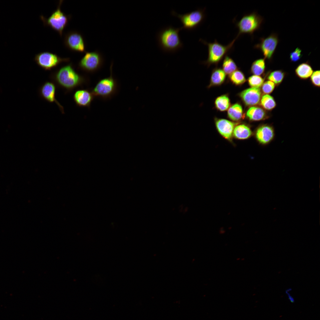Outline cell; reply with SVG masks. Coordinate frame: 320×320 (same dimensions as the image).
I'll use <instances>...</instances> for the list:
<instances>
[{"label": "cell", "mask_w": 320, "mask_h": 320, "mask_svg": "<svg viewBox=\"0 0 320 320\" xmlns=\"http://www.w3.org/2000/svg\"><path fill=\"white\" fill-rule=\"evenodd\" d=\"M237 38L236 37L227 45H224L219 43L216 40L212 43H208L200 39L199 41L208 47V58L204 62L205 63L208 65L218 63L231 49Z\"/></svg>", "instance_id": "cell-4"}, {"label": "cell", "mask_w": 320, "mask_h": 320, "mask_svg": "<svg viewBox=\"0 0 320 320\" xmlns=\"http://www.w3.org/2000/svg\"><path fill=\"white\" fill-rule=\"evenodd\" d=\"M55 78L59 85L68 89L77 87L84 81L83 78L75 71L71 64L60 68L56 73Z\"/></svg>", "instance_id": "cell-2"}, {"label": "cell", "mask_w": 320, "mask_h": 320, "mask_svg": "<svg viewBox=\"0 0 320 320\" xmlns=\"http://www.w3.org/2000/svg\"><path fill=\"white\" fill-rule=\"evenodd\" d=\"M279 42L276 34L272 33L266 38H261L259 43L255 45L254 48L260 51L265 59L272 60Z\"/></svg>", "instance_id": "cell-10"}, {"label": "cell", "mask_w": 320, "mask_h": 320, "mask_svg": "<svg viewBox=\"0 0 320 320\" xmlns=\"http://www.w3.org/2000/svg\"><path fill=\"white\" fill-rule=\"evenodd\" d=\"M239 96L245 105L252 106L260 103L261 92L260 88L251 87L241 92Z\"/></svg>", "instance_id": "cell-13"}, {"label": "cell", "mask_w": 320, "mask_h": 320, "mask_svg": "<svg viewBox=\"0 0 320 320\" xmlns=\"http://www.w3.org/2000/svg\"><path fill=\"white\" fill-rule=\"evenodd\" d=\"M275 84L269 80L264 82L261 86L262 92L265 94H269L274 90Z\"/></svg>", "instance_id": "cell-29"}, {"label": "cell", "mask_w": 320, "mask_h": 320, "mask_svg": "<svg viewBox=\"0 0 320 320\" xmlns=\"http://www.w3.org/2000/svg\"><path fill=\"white\" fill-rule=\"evenodd\" d=\"M313 72L311 66L307 62L300 64L295 70L296 75L302 79L308 78L311 77Z\"/></svg>", "instance_id": "cell-19"}, {"label": "cell", "mask_w": 320, "mask_h": 320, "mask_svg": "<svg viewBox=\"0 0 320 320\" xmlns=\"http://www.w3.org/2000/svg\"><path fill=\"white\" fill-rule=\"evenodd\" d=\"M248 81L251 87L260 88L264 82V79L259 76L253 75L248 78Z\"/></svg>", "instance_id": "cell-28"}, {"label": "cell", "mask_w": 320, "mask_h": 320, "mask_svg": "<svg viewBox=\"0 0 320 320\" xmlns=\"http://www.w3.org/2000/svg\"><path fill=\"white\" fill-rule=\"evenodd\" d=\"M223 70L225 74L230 75L237 70V67L233 59L227 55L225 56L223 63Z\"/></svg>", "instance_id": "cell-25"}, {"label": "cell", "mask_w": 320, "mask_h": 320, "mask_svg": "<svg viewBox=\"0 0 320 320\" xmlns=\"http://www.w3.org/2000/svg\"><path fill=\"white\" fill-rule=\"evenodd\" d=\"M266 67L265 59L256 60L252 63L251 71L254 75L260 76L264 72Z\"/></svg>", "instance_id": "cell-22"}, {"label": "cell", "mask_w": 320, "mask_h": 320, "mask_svg": "<svg viewBox=\"0 0 320 320\" xmlns=\"http://www.w3.org/2000/svg\"><path fill=\"white\" fill-rule=\"evenodd\" d=\"M302 50L297 47L289 54V59L291 62H295L299 61L302 56Z\"/></svg>", "instance_id": "cell-30"}, {"label": "cell", "mask_w": 320, "mask_h": 320, "mask_svg": "<svg viewBox=\"0 0 320 320\" xmlns=\"http://www.w3.org/2000/svg\"><path fill=\"white\" fill-rule=\"evenodd\" d=\"M263 18L256 12H253L244 15L236 24L239 30L237 37L243 34L250 35L260 28Z\"/></svg>", "instance_id": "cell-6"}, {"label": "cell", "mask_w": 320, "mask_h": 320, "mask_svg": "<svg viewBox=\"0 0 320 320\" xmlns=\"http://www.w3.org/2000/svg\"><path fill=\"white\" fill-rule=\"evenodd\" d=\"M104 58L101 53L97 50L86 52L79 63V67L89 72H93L99 69L103 66Z\"/></svg>", "instance_id": "cell-8"}, {"label": "cell", "mask_w": 320, "mask_h": 320, "mask_svg": "<svg viewBox=\"0 0 320 320\" xmlns=\"http://www.w3.org/2000/svg\"><path fill=\"white\" fill-rule=\"evenodd\" d=\"M226 74L223 70L217 68L213 71L211 78L210 86H218L222 84L225 78Z\"/></svg>", "instance_id": "cell-21"}, {"label": "cell", "mask_w": 320, "mask_h": 320, "mask_svg": "<svg viewBox=\"0 0 320 320\" xmlns=\"http://www.w3.org/2000/svg\"><path fill=\"white\" fill-rule=\"evenodd\" d=\"M260 104L265 110L271 111L276 106V103L274 98L269 94H265L261 97Z\"/></svg>", "instance_id": "cell-23"}, {"label": "cell", "mask_w": 320, "mask_h": 320, "mask_svg": "<svg viewBox=\"0 0 320 320\" xmlns=\"http://www.w3.org/2000/svg\"><path fill=\"white\" fill-rule=\"evenodd\" d=\"M230 75V80L236 85H241L246 81L244 74L240 71L236 70Z\"/></svg>", "instance_id": "cell-27"}, {"label": "cell", "mask_w": 320, "mask_h": 320, "mask_svg": "<svg viewBox=\"0 0 320 320\" xmlns=\"http://www.w3.org/2000/svg\"><path fill=\"white\" fill-rule=\"evenodd\" d=\"M275 136L273 126L268 124H263L259 126L255 132V137L261 145H266L274 140Z\"/></svg>", "instance_id": "cell-12"}, {"label": "cell", "mask_w": 320, "mask_h": 320, "mask_svg": "<svg viewBox=\"0 0 320 320\" xmlns=\"http://www.w3.org/2000/svg\"><path fill=\"white\" fill-rule=\"evenodd\" d=\"M320 71L316 70L313 72L310 77L311 81L313 85L319 87H320Z\"/></svg>", "instance_id": "cell-31"}, {"label": "cell", "mask_w": 320, "mask_h": 320, "mask_svg": "<svg viewBox=\"0 0 320 320\" xmlns=\"http://www.w3.org/2000/svg\"><path fill=\"white\" fill-rule=\"evenodd\" d=\"M64 43L66 47L71 51L81 53L86 52L84 39L78 32L71 31L67 32L65 35Z\"/></svg>", "instance_id": "cell-11"}, {"label": "cell", "mask_w": 320, "mask_h": 320, "mask_svg": "<svg viewBox=\"0 0 320 320\" xmlns=\"http://www.w3.org/2000/svg\"><path fill=\"white\" fill-rule=\"evenodd\" d=\"M34 60L39 66L45 70H49L62 62L68 61L69 58H62L55 53L44 52L36 54Z\"/></svg>", "instance_id": "cell-9"}, {"label": "cell", "mask_w": 320, "mask_h": 320, "mask_svg": "<svg viewBox=\"0 0 320 320\" xmlns=\"http://www.w3.org/2000/svg\"><path fill=\"white\" fill-rule=\"evenodd\" d=\"M289 292L285 290V293L287 296L288 299L291 303H294L295 302V299L293 297L290 295Z\"/></svg>", "instance_id": "cell-32"}, {"label": "cell", "mask_w": 320, "mask_h": 320, "mask_svg": "<svg viewBox=\"0 0 320 320\" xmlns=\"http://www.w3.org/2000/svg\"><path fill=\"white\" fill-rule=\"evenodd\" d=\"M247 118L252 121H259L268 119L269 117L267 112L260 107L252 106L250 107L246 113Z\"/></svg>", "instance_id": "cell-17"}, {"label": "cell", "mask_w": 320, "mask_h": 320, "mask_svg": "<svg viewBox=\"0 0 320 320\" xmlns=\"http://www.w3.org/2000/svg\"><path fill=\"white\" fill-rule=\"evenodd\" d=\"M112 63L110 66L111 75L109 77L99 81L91 92L94 96L107 99L115 94L117 89L116 80L112 76Z\"/></svg>", "instance_id": "cell-5"}, {"label": "cell", "mask_w": 320, "mask_h": 320, "mask_svg": "<svg viewBox=\"0 0 320 320\" xmlns=\"http://www.w3.org/2000/svg\"><path fill=\"white\" fill-rule=\"evenodd\" d=\"M94 97L91 91L82 89L75 92L73 99L76 104L79 106L89 107Z\"/></svg>", "instance_id": "cell-16"}, {"label": "cell", "mask_w": 320, "mask_h": 320, "mask_svg": "<svg viewBox=\"0 0 320 320\" xmlns=\"http://www.w3.org/2000/svg\"><path fill=\"white\" fill-rule=\"evenodd\" d=\"M284 72L281 70H277L271 72L268 77V79L275 84L278 85L283 81L285 76Z\"/></svg>", "instance_id": "cell-26"}, {"label": "cell", "mask_w": 320, "mask_h": 320, "mask_svg": "<svg viewBox=\"0 0 320 320\" xmlns=\"http://www.w3.org/2000/svg\"><path fill=\"white\" fill-rule=\"evenodd\" d=\"M181 30V27L176 28L169 25L161 28L158 31L156 34L157 43L163 52L173 53L183 47V44L179 35Z\"/></svg>", "instance_id": "cell-1"}, {"label": "cell", "mask_w": 320, "mask_h": 320, "mask_svg": "<svg viewBox=\"0 0 320 320\" xmlns=\"http://www.w3.org/2000/svg\"><path fill=\"white\" fill-rule=\"evenodd\" d=\"M230 105V99L228 96L225 95L218 97L215 101L216 108L221 111H224L228 109Z\"/></svg>", "instance_id": "cell-24"}, {"label": "cell", "mask_w": 320, "mask_h": 320, "mask_svg": "<svg viewBox=\"0 0 320 320\" xmlns=\"http://www.w3.org/2000/svg\"><path fill=\"white\" fill-rule=\"evenodd\" d=\"M228 117L233 121H238L241 119L243 115L241 105L238 103L232 105L228 109Z\"/></svg>", "instance_id": "cell-20"}, {"label": "cell", "mask_w": 320, "mask_h": 320, "mask_svg": "<svg viewBox=\"0 0 320 320\" xmlns=\"http://www.w3.org/2000/svg\"><path fill=\"white\" fill-rule=\"evenodd\" d=\"M233 134L236 138L244 140L250 137L252 134V132L249 127L244 124H241L235 127Z\"/></svg>", "instance_id": "cell-18"}, {"label": "cell", "mask_w": 320, "mask_h": 320, "mask_svg": "<svg viewBox=\"0 0 320 320\" xmlns=\"http://www.w3.org/2000/svg\"><path fill=\"white\" fill-rule=\"evenodd\" d=\"M55 86L53 83L50 82H45L41 88L40 93L42 97L49 102H55L59 107L61 111L63 112V107L55 98Z\"/></svg>", "instance_id": "cell-15"}, {"label": "cell", "mask_w": 320, "mask_h": 320, "mask_svg": "<svg viewBox=\"0 0 320 320\" xmlns=\"http://www.w3.org/2000/svg\"><path fill=\"white\" fill-rule=\"evenodd\" d=\"M215 125L218 132L222 136L227 140H231L235 123L226 119H217Z\"/></svg>", "instance_id": "cell-14"}, {"label": "cell", "mask_w": 320, "mask_h": 320, "mask_svg": "<svg viewBox=\"0 0 320 320\" xmlns=\"http://www.w3.org/2000/svg\"><path fill=\"white\" fill-rule=\"evenodd\" d=\"M171 14L179 19L183 25L181 27L182 30L188 31L196 28L201 23L205 17L204 10L199 9L183 15L178 14L173 10L171 11Z\"/></svg>", "instance_id": "cell-7"}, {"label": "cell", "mask_w": 320, "mask_h": 320, "mask_svg": "<svg viewBox=\"0 0 320 320\" xmlns=\"http://www.w3.org/2000/svg\"><path fill=\"white\" fill-rule=\"evenodd\" d=\"M62 1H60L57 8L49 17L46 18L43 15L40 16V18L45 25L50 27L57 32L61 36L71 17L70 15H66L61 10L60 5Z\"/></svg>", "instance_id": "cell-3"}]
</instances>
